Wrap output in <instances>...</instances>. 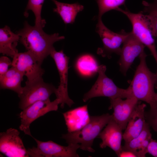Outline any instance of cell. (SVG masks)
Returning <instances> with one entry per match:
<instances>
[{
  "label": "cell",
  "mask_w": 157,
  "mask_h": 157,
  "mask_svg": "<svg viewBox=\"0 0 157 157\" xmlns=\"http://www.w3.org/2000/svg\"><path fill=\"white\" fill-rule=\"evenodd\" d=\"M17 33L19 36L20 42L27 51L31 53L41 65L55 48L54 43L65 38L57 33L47 34L43 28L31 26L26 21L24 22L23 28Z\"/></svg>",
  "instance_id": "obj_1"
},
{
  "label": "cell",
  "mask_w": 157,
  "mask_h": 157,
  "mask_svg": "<svg viewBox=\"0 0 157 157\" xmlns=\"http://www.w3.org/2000/svg\"><path fill=\"white\" fill-rule=\"evenodd\" d=\"M144 51L139 56L140 63L129 86L133 96L138 101L149 104L150 108L157 106V93L154 87L157 83V75L151 72L147 65Z\"/></svg>",
  "instance_id": "obj_2"
},
{
  "label": "cell",
  "mask_w": 157,
  "mask_h": 157,
  "mask_svg": "<svg viewBox=\"0 0 157 157\" xmlns=\"http://www.w3.org/2000/svg\"><path fill=\"white\" fill-rule=\"evenodd\" d=\"M112 118L108 113L101 115L90 116L89 122L80 129L63 134L62 138L68 144H80L81 149L94 152L92 147L94 139Z\"/></svg>",
  "instance_id": "obj_3"
},
{
  "label": "cell",
  "mask_w": 157,
  "mask_h": 157,
  "mask_svg": "<svg viewBox=\"0 0 157 157\" xmlns=\"http://www.w3.org/2000/svg\"><path fill=\"white\" fill-rule=\"evenodd\" d=\"M106 70L105 65L99 66L97 79L90 90L84 95L83 101L84 102L97 97H107L110 99H113L118 98H127L133 96L130 86L126 89L118 87L106 75Z\"/></svg>",
  "instance_id": "obj_4"
},
{
  "label": "cell",
  "mask_w": 157,
  "mask_h": 157,
  "mask_svg": "<svg viewBox=\"0 0 157 157\" xmlns=\"http://www.w3.org/2000/svg\"><path fill=\"white\" fill-rule=\"evenodd\" d=\"M117 10L122 13L128 18L132 26L131 32L149 49L157 63V51L154 37L149 23L142 12L133 13L126 8L123 10L119 8Z\"/></svg>",
  "instance_id": "obj_5"
},
{
  "label": "cell",
  "mask_w": 157,
  "mask_h": 157,
  "mask_svg": "<svg viewBox=\"0 0 157 157\" xmlns=\"http://www.w3.org/2000/svg\"><path fill=\"white\" fill-rule=\"evenodd\" d=\"M56 90L51 84L45 82L42 77L31 81H26L21 93L18 96L20 99L19 108L23 110L36 101L49 99Z\"/></svg>",
  "instance_id": "obj_6"
},
{
  "label": "cell",
  "mask_w": 157,
  "mask_h": 157,
  "mask_svg": "<svg viewBox=\"0 0 157 157\" xmlns=\"http://www.w3.org/2000/svg\"><path fill=\"white\" fill-rule=\"evenodd\" d=\"M96 31L99 35L103 43V47L99 48L97 53L103 57H110L113 53L120 55V46L129 35V33L124 30L119 33L113 32L103 24L101 18L98 19Z\"/></svg>",
  "instance_id": "obj_7"
},
{
  "label": "cell",
  "mask_w": 157,
  "mask_h": 157,
  "mask_svg": "<svg viewBox=\"0 0 157 157\" xmlns=\"http://www.w3.org/2000/svg\"><path fill=\"white\" fill-rule=\"evenodd\" d=\"M33 138L37 146L27 149L29 157H78L77 150L80 148L78 144H70L67 146H63L49 140L40 141Z\"/></svg>",
  "instance_id": "obj_8"
},
{
  "label": "cell",
  "mask_w": 157,
  "mask_h": 157,
  "mask_svg": "<svg viewBox=\"0 0 157 157\" xmlns=\"http://www.w3.org/2000/svg\"><path fill=\"white\" fill-rule=\"evenodd\" d=\"M59 100L57 98L52 101L50 99L36 101L22 110L19 115L21 124L19 129L25 135L32 136L30 131V124L35 120L48 113L56 111Z\"/></svg>",
  "instance_id": "obj_9"
},
{
  "label": "cell",
  "mask_w": 157,
  "mask_h": 157,
  "mask_svg": "<svg viewBox=\"0 0 157 157\" xmlns=\"http://www.w3.org/2000/svg\"><path fill=\"white\" fill-rule=\"evenodd\" d=\"M50 55L53 59L57 67L60 78V82L55 94L60 101V107H64L66 104L70 107L74 103L69 97L68 93V64L69 57L63 50L57 51L54 49Z\"/></svg>",
  "instance_id": "obj_10"
},
{
  "label": "cell",
  "mask_w": 157,
  "mask_h": 157,
  "mask_svg": "<svg viewBox=\"0 0 157 157\" xmlns=\"http://www.w3.org/2000/svg\"><path fill=\"white\" fill-rule=\"evenodd\" d=\"M20 132L10 128L0 133V151L8 157H28L27 149L19 136Z\"/></svg>",
  "instance_id": "obj_11"
},
{
  "label": "cell",
  "mask_w": 157,
  "mask_h": 157,
  "mask_svg": "<svg viewBox=\"0 0 157 157\" xmlns=\"http://www.w3.org/2000/svg\"><path fill=\"white\" fill-rule=\"evenodd\" d=\"M12 66L21 72L30 81L42 77L44 72L41 65L30 52L18 53L13 58Z\"/></svg>",
  "instance_id": "obj_12"
},
{
  "label": "cell",
  "mask_w": 157,
  "mask_h": 157,
  "mask_svg": "<svg viewBox=\"0 0 157 157\" xmlns=\"http://www.w3.org/2000/svg\"><path fill=\"white\" fill-rule=\"evenodd\" d=\"M145 46L131 32L123 43L119 60L120 70L124 75L135 59L144 51Z\"/></svg>",
  "instance_id": "obj_13"
},
{
  "label": "cell",
  "mask_w": 157,
  "mask_h": 157,
  "mask_svg": "<svg viewBox=\"0 0 157 157\" xmlns=\"http://www.w3.org/2000/svg\"><path fill=\"white\" fill-rule=\"evenodd\" d=\"M110 99L109 109L113 110L112 119L123 130H125L138 101L134 96L124 100L120 98Z\"/></svg>",
  "instance_id": "obj_14"
},
{
  "label": "cell",
  "mask_w": 157,
  "mask_h": 157,
  "mask_svg": "<svg viewBox=\"0 0 157 157\" xmlns=\"http://www.w3.org/2000/svg\"><path fill=\"white\" fill-rule=\"evenodd\" d=\"M122 131L112 118L98 136L102 140L99 144L100 147L102 149L106 147H110L119 157L122 150Z\"/></svg>",
  "instance_id": "obj_15"
},
{
  "label": "cell",
  "mask_w": 157,
  "mask_h": 157,
  "mask_svg": "<svg viewBox=\"0 0 157 157\" xmlns=\"http://www.w3.org/2000/svg\"><path fill=\"white\" fill-rule=\"evenodd\" d=\"M144 103H138L136 106L123 133V139L128 142L137 137L142 131L146 122L145 108Z\"/></svg>",
  "instance_id": "obj_16"
},
{
  "label": "cell",
  "mask_w": 157,
  "mask_h": 157,
  "mask_svg": "<svg viewBox=\"0 0 157 157\" xmlns=\"http://www.w3.org/2000/svg\"><path fill=\"white\" fill-rule=\"evenodd\" d=\"M150 127L146 122L139 135L129 141L125 142L124 145L122 146V150L133 152L136 157H145L147 153V147L152 138Z\"/></svg>",
  "instance_id": "obj_17"
},
{
  "label": "cell",
  "mask_w": 157,
  "mask_h": 157,
  "mask_svg": "<svg viewBox=\"0 0 157 157\" xmlns=\"http://www.w3.org/2000/svg\"><path fill=\"white\" fill-rule=\"evenodd\" d=\"M68 132L79 130L89 121L87 105L72 109L63 113Z\"/></svg>",
  "instance_id": "obj_18"
},
{
  "label": "cell",
  "mask_w": 157,
  "mask_h": 157,
  "mask_svg": "<svg viewBox=\"0 0 157 157\" xmlns=\"http://www.w3.org/2000/svg\"><path fill=\"white\" fill-rule=\"evenodd\" d=\"M19 39V35L13 32L8 26L0 28V53L13 58L18 53L16 47Z\"/></svg>",
  "instance_id": "obj_19"
},
{
  "label": "cell",
  "mask_w": 157,
  "mask_h": 157,
  "mask_svg": "<svg viewBox=\"0 0 157 157\" xmlns=\"http://www.w3.org/2000/svg\"><path fill=\"white\" fill-rule=\"evenodd\" d=\"M24 76L21 72L12 66L3 75L0 77V88L12 90L19 96L21 93L23 89L21 83Z\"/></svg>",
  "instance_id": "obj_20"
},
{
  "label": "cell",
  "mask_w": 157,
  "mask_h": 157,
  "mask_svg": "<svg viewBox=\"0 0 157 157\" xmlns=\"http://www.w3.org/2000/svg\"><path fill=\"white\" fill-rule=\"evenodd\" d=\"M51 0L56 6L53 12L60 16L65 24L74 23L78 13L84 9L83 6L78 3L69 4Z\"/></svg>",
  "instance_id": "obj_21"
},
{
  "label": "cell",
  "mask_w": 157,
  "mask_h": 157,
  "mask_svg": "<svg viewBox=\"0 0 157 157\" xmlns=\"http://www.w3.org/2000/svg\"><path fill=\"white\" fill-rule=\"evenodd\" d=\"M99 66L95 58L89 53L83 54L79 56L75 64L78 72L85 77L90 76L98 72Z\"/></svg>",
  "instance_id": "obj_22"
},
{
  "label": "cell",
  "mask_w": 157,
  "mask_h": 157,
  "mask_svg": "<svg viewBox=\"0 0 157 157\" xmlns=\"http://www.w3.org/2000/svg\"><path fill=\"white\" fill-rule=\"evenodd\" d=\"M144 6L142 11L148 20L154 37L157 38V0L149 3L142 2Z\"/></svg>",
  "instance_id": "obj_23"
},
{
  "label": "cell",
  "mask_w": 157,
  "mask_h": 157,
  "mask_svg": "<svg viewBox=\"0 0 157 157\" xmlns=\"http://www.w3.org/2000/svg\"><path fill=\"white\" fill-rule=\"evenodd\" d=\"M44 0H28L24 13V15L27 17L28 15V11H32L35 17L34 26L42 28L46 24L45 20L41 17L42 9Z\"/></svg>",
  "instance_id": "obj_24"
},
{
  "label": "cell",
  "mask_w": 157,
  "mask_h": 157,
  "mask_svg": "<svg viewBox=\"0 0 157 157\" xmlns=\"http://www.w3.org/2000/svg\"><path fill=\"white\" fill-rule=\"evenodd\" d=\"M126 0H97L99 8L98 19L101 18L106 12L112 10H116L125 4Z\"/></svg>",
  "instance_id": "obj_25"
},
{
  "label": "cell",
  "mask_w": 157,
  "mask_h": 157,
  "mask_svg": "<svg viewBox=\"0 0 157 157\" xmlns=\"http://www.w3.org/2000/svg\"><path fill=\"white\" fill-rule=\"evenodd\" d=\"M145 117L146 122L157 133V106L145 111Z\"/></svg>",
  "instance_id": "obj_26"
},
{
  "label": "cell",
  "mask_w": 157,
  "mask_h": 157,
  "mask_svg": "<svg viewBox=\"0 0 157 157\" xmlns=\"http://www.w3.org/2000/svg\"><path fill=\"white\" fill-rule=\"evenodd\" d=\"M12 61L6 56L0 58V77L3 75L8 70L9 66L12 65Z\"/></svg>",
  "instance_id": "obj_27"
},
{
  "label": "cell",
  "mask_w": 157,
  "mask_h": 157,
  "mask_svg": "<svg viewBox=\"0 0 157 157\" xmlns=\"http://www.w3.org/2000/svg\"><path fill=\"white\" fill-rule=\"evenodd\" d=\"M147 153L157 157V141L151 138L147 147Z\"/></svg>",
  "instance_id": "obj_28"
},
{
  "label": "cell",
  "mask_w": 157,
  "mask_h": 157,
  "mask_svg": "<svg viewBox=\"0 0 157 157\" xmlns=\"http://www.w3.org/2000/svg\"></svg>",
  "instance_id": "obj_29"
}]
</instances>
